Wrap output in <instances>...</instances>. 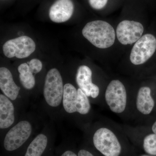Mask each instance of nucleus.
<instances>
[{
	"label": "nucleus",
	"mask_w": 156,
	"mask_h": 156,
	"mask_svg": "<svg viewBox=\"0 0 156 156\" xmlns=\"http://www.w3.org/2000/svg\"><path fill=\"white\" fill-rule=\"evenodd\" d=\"M149 87H141L136 97V106L137 110L144 115H148L153 109L154 101L151 95Z\"/></svg>",
	"instance_id": "2eb2a0df"
},
{
	"label": "nucleus",
	"mask_w": 156,
	"mask_h": 156,
	"mask_svg": "<svg viewBox=\"0 0 156 156\" xmlns=\"http://www.w3.org/2000/svg\"><path fill=\"white\" fill-rule=\"evenodd\" d=\"M105 99L111 110L121 113L125 110L127 104V92L125 86L119 80H113L108 86Z\"/></svg>",
	"instance_id": "1a4fd4ad"
},
{
	"label": "nucleus",
	"mask_w": 156,
	"mask_h": 156,
	"mask_svg": "<svg viewBox=\"0 0 156 156\" xmlns=\"http://www.w3.org/2000/svg\"><path fill=\"white\" fill-rule=\"evenodd\" d=\"M28 64L30 67L35 73L37 74L41 71L43 69V64L37 58H33L31 59Z\"/></svg>",
	"instance_id": "f3484780"
},
{
	"label": "nucleus",
	"mask_w": 156,
	"mask_h": 156,
	"mask_svg": "<svg viewBox=\"0 0 156 156\" xmlns=\"http://www.w3.org/2000/svg\"><path fill=\"white\" fill-rule=\"evenodd\" d=\"M108 0H89V4L92 9L95 10H101L103 9Z\"/></svg>",
	"instance_id": "a211bd4d"
},
{
	"label": "nucleus",
	"mask_w": 156,
	"mask_h": 156,
	"mask_svg": "<svg viewBox=\"0 0 156 156\" xmlns=\"http://www.w3.org/2000/svg\"><path fill=\"white\" fill-rule=\"evenodd\" d=\"M17 71L19 73L20 82L23 89L30 98H34V91L36 85L35 76L37 74L30 68L28 63L20 65L17 68Z\"/></svg>",
	"instance_id": "4468645a"
},
{
	"label": "nucleus",
	"mask_w": 156,
	"mask_h": 156,
	"mask_svg": "<svg viewBox=\"0 0 156 156\" xmlns=\"http://www.w3.org/2000/svg\"><path fill=\"white\" fill-rule=\"evenodd\" d=\"M83 36L93 46L99 49H107L114 44L116 33L109 23L102 20L90 21L82 30Z\"/></svg>",
	"instance_id": "7ed1b4c3"
},
{
	"label": "nucleus",
	"mask_w": 156,
	"mask_h": 156,
	"mask_svg": "<svg viewBox=\"0 0 156 156\" xmlns=\"http://www.w3.org/2000/svg\"><path fill=\"white\" fill-rule=\"evenodd\" d=\"M78 156H94L89 151L85 149L80 150L78 153Z\"/></svg>",
	"instance_id": "6ab92c4d"
},
{
	"label": "nucleus",
	"mask_w": 156,
	"mask_h": 156,
	"mask_svg": "<svg viewBox=\"0 0 156 156\" xmlns=\"http://www.w3.org/2000/svg\"><path fill=\"white\" fill-rule=\"evenodd\" d=\"M74 6L71 0H57L49 10V17L53 22H66L72 16Z\"/></svg>",
	"instance_id": "ddd939ff"
},
{
	"label": "nucleus",
	"mask_w": 156,
	"mask_h": 156,
	"mask_svg": "<svg viewBox=\"0 0 156 156\" xmlns=\"http://www.w3.org/2000/svg\"><path fill=\"white\" fill-rule=\"evenodd\" d=\"M2 49L4 55L8 58H23L28 57L34 52L36 44L30 37L23 36L7 41Z\"/></svg>",
	"instance_id": "0eeeda50"
},
{
	"label": "nucleus",
	"mask_w": 156,
	"mask_h": 156,
	"mask_svg": "<svg viewBox=\"0 0 156 156\" xmlns=\"http://www.w3.org/2000/svg\"><path fill=\"white\" fill-rule=\"evenodd\" d=\"M0 89L22 112H26L30 98L24 89L16 83L10 70L3 66L0 68Z\"/></svg>",
	"instance_id": "20e7f679"
},
{
	"label": "nucleus",
	"mask_w": 156,
	"mask_h": 156,
	"mask_svg": "<svg viewBox=\"0 0 156 156\" xmlns=\"http://www.w3.org/2000/svg\"><path fill=\"white\" fill-rule=\"evenodd\" d=\"M142 156H151L147 155H142Z\"/></svg>",
	"instance_id": "4be33fe9"
},
{
	"label": "nucleus",
	"mask_w": 156,
	"mask_h": 156,
	"mask_svg": "<svg viewBox=\"0 0 156 156\" xmlns=\"http://www.w3.org/2000/svg\"><path fill=\"white\" fill-rule=\"evenodd\" d=\"M76 82L78 87L88 98L95 99L100 92L99 87L92 82V72L91 69L86 65L78 67L76 75Z\"/></svg>",
	"instance_id": "f8f14e48"
},
{
	"label": "nucleus",
	"mask_w": 156,
	"mask_h": 156,
	"mask_svg": "<svg viewBox=\"0 0 156 156\" xmlns=\"http://www.w3.org/2000/svg\"><path fill=\"white\" fill-rule=\"evenodd\" d=\"M18 107L3 93L0 94V133L2 136L16 124L23 114Z\"/></svg>",
	"instance_id": "6e6552de"
},
{
	"label": "nucleus",
	"mask_w": 156,
	"mask_h": 156,
	"mask_svg": "<svg viewBox=\"0 0 156 156\" xmlns=\"http://www.w3.org/2000/svg\"><path fill=\"white\" fill-rule=\"evenodd\" d=\"M64 84L60 71L50 69L45 76L43 89L42 108L52 121L62 119V104Z\"/></svg>",
	"instance_id": "f257e3e1"
},
{
	"label": "nucleus",
	"mask_w": 156,
	"mask_h": 156,
	"mask_svg": "<svg viewBox=\"0 0 156 156\" xmlns=\"http://www.w3.org/2000/svg\"><path fill=\"white\" fill-rule=\"evenodd\" d=\"M144 27L142 23L134 20H124L117 26L116 35L122 44H132L142 36Z\"/></svg>",
	"instance_id": "9b49d317"
},
{
	"label": "nucleus",
	"mask_w": 156,
	"mask_h": 156,
	"mask_svg": "<svg viewBox=\"0 0 156 156\" xmlns=\"http://www.w3.org/2000/svg\"><path fill=\"white\" fill-rule=\"evenodd\" d=\"M152 130L153 132L154 133L156 134V121L154 123L153 126L152 127Z\"/></svg>",
	"instance_id": "412c9836"
},
{
	"label": "nucleus",
	"mask_w": 156,
	"mask_h": 156,
	"mask_svg": "<svg viewBox=\"0 0 156 156\" xmlns=\"http://www.w3.org/2000/svg\"><path fill=\"white\" fill-rule=\"evenodd\" d=\"M60 156H78L75 153L70 150H66Z\"/></svg>",
	"instance_id": "aec40b11"
},
{
	"label": "nucleus",
	"mask_w": 156,
	"mask_h": 156,
	"mask_svg": "<svg viewBox=\"0 0 156 156\" xmlns=\"http://www.w3.org/2000/svg\"><path fill=\"white\" fill-rule=\"evenodd\" d=\"M143 147L147 153L156 156V134H151L146 136L144 140Z\"/></svg>",
	"instance_id": "dca6fc26"
},
{
	"label": "nucleus",
	"mask_w": 156,
	"mask_h": 156,
	"mask_svg": "<svg viewBox=\"0 0 156 156\" xmlns=\"http://www.w3.org/2000/svg\"><path fill=\"white\" fill-rule=\"evenodd\" d=\"M89 98L80 88L70 83L64 84L62 104V118L72 120L76 115H86L91 111Z\"/></svg>",
	"instance_id": "f03ea898"
},
{
	"label": "nucleus",
	"mask_w": 156,
	"mask_h": 156,
	"mask_svg": "<svg viewBox=\"0 0 156 156\" xmlns=\"http://www.w3.org/2000/svg\"><path fill=\"white\" fill-rule=\"evenodd\" d=\"M156 50L155 37L146 34L134 43L130 53V61L134 65L144 64L153 56Z\"/></svg>",
	"instance_id": "423d86ee"
},
{
	"label": "nucleus",
	"mask_w": 156,
	"mask_h": 156,
	"mask_svg": "<svg viewBox=\"0 0 156 156\" xmlns=\"http://www.w3.org/2000/svg\"><path fill=\"white\" fill-rule=\"evenodd\" d=\"M55 133L53 123H45L41 130L30 143L24 156H43Z\"/></svg>",
	"instance_id": "9d476101"
},
{
	"label": "nucleus",
	"mask_w": 156,
	"mask_h": 156,
	"mask_svg": "<svg viewBox=\"0 0 156 156\" xmlns=\"http://www.w3.org/2000/svg\"><path fill=\"white\" fill-rule=\"evenodd\" d=\"M94 146L105 156H119L121 148L114 133L108 128H101L95 131L92 136Z\"/></svg>",
	"instance_id": "39448f33"
}]
</instances>
